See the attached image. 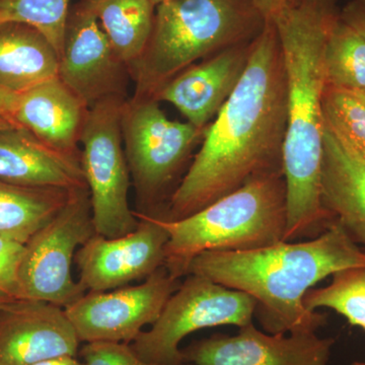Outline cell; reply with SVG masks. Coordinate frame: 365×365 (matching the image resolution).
<instances>
[{
	"label": "cell",
	"mask_w": 365,
	"mask_h": 365,
	"mask_svg": "<svg viewBox=\"0 0 365 365\" xmlns=\"http://www.w3.org/2000/svg\"><path fill=\"white\" fill-rule=\"evenodd\" d=\"M287 91L273 21L252 43L242 78L209 125L202 145L162 216L181 220L257 178L283 174Z\"/></svg>",
	"instance_id": "6da1fadb"
},
{
	"label": "cell",
	"mask_w": 365,
	"mask_h": 365,
	"mask_svg": "<svg viewBox=\"0 0 365 365\" xmlns=\"http://www.w3.org/2000/svg\"><path fill=\"white\" fill-rule=\"evenodd\" d=\"M338 0H297L272 19L284 63L287 127L282 170L287 184L284 242L318 237L335 220L322 204L325 49L340 19Z\"/></svg>",
	"instance_id": "7a4b0ae2"
},
{
	"label": "cell",
	"mask_w": 365,
	"mask_h": 365,
	"mask_svg": "<svg viewBox=\"0 0 365 365\" xmlns=\"http://www.w3.org/2000/svg\"><path fill=\"white\" fill-rule=\"evenodd\" d=\"M354 267H365V251L335 220L323 234L307 241L206 252L194 259L188 274L251 295L257 302L255 316L265 332L317 333L327 318L307 309L304 297L319 281Z\"/></svg>",
	"instance_id": "3957f363"
},
{
	"label": "cell",
	"mask_w": 365,
	"mask_h": 365,
	"mask_svg": "<svg viewBox=\"0 0 365 365\" xmlns=\"http://www.w3.org/2000/svg\"><path fill=\"white\" fill-rule=\"evenodd\" d=\"M251 0H167L155 7L143 54L129 69L133 97L153 98L170 79L216 53L253 41L266 24Z\"/></svg>",
	"instance_id": "277c9868"
},
{
	"label": "cell",
	"mask_w": 365,
	"mask_h": 365,
	"mask_svg": "<svg viewBox=\"0 0 365 365\" xmlns=\"http://www.w3.org/2000/svg\"><path fill=\"white\" fill-rule=\"evenodd\" d=\"M155 216L169 235L165 267L180 279L187 276L194 259L206 252L249 251L284 242V176L273 174L251 180L181 220Z\"/></svg>",
	"instance_id": "5b68a950"
},
{
	"label": "cell",
	"mask_w": 365,
	"mask_h": 365,
	"mask_svg": "<svg viewBox=\"0 0 365 365\" xmlns=\"http://www.w3.org/2000/svg\"><path fill=\"white\" fill-rule=\"evenodd\" d=\"M206 129L169 119L155 98L125 100L122 138L138 201L136 212L162 213V205L169 202L178 177L196 144L205 135Z\"/></svg>",
	"instance_id": "8992f818"
},
{
	"label": "cell",
	"mask_w": 365,
	"mask_h": 365,
	"mask_svg": "<svg viewBox=\"0 0 365 365\" xmlns=\"http://www.w3.org/2000/svg\"><path fill=\"white\" fill-rule=\"evenodd\" d=\"M125 100L106 98L91 107L81 137L93 227L96 234L105 237L130 234L139 223L129 205L131 176L121 131Z\"/></svg>",
	"instance_id": "52a82bcc"
},
{
	"label": "cell",
	"mask_w": 365,
	"mask_h": 365,
	"mask_svg": "<svg viewBox=\"0 0 365 365\" xmlns=\"http://www.w3.org/2000/svg\"><path fill=\"white\" fill-rule=\"evenodd\" d=\"M256 307L251 295L188 274L150 330L141 332L131 347L146 361L182 364L180 344L185 337L213 327L249 325L253 323Z\"/></svg>",
	"instance_id": "ba28073f"
},
{
	"label": "cell",
	"mask_w": 365,
	"mask_h": 365,
	"mask_svg": "<svg viewBox=\"0 0 365 365\" xmlns=\"http://www.w3.org/2000/svg\"><path fill=\"white\" fill-rule=\"evenodd\" d=\"M96 235L88 189L78 190L49 222L25 244L20 267L23 299L66 307L86 294L72 277L78 249Z\"/></svg>",
	"instance_id": "9c48e42d"
},
{
	"label": "cell",
	"mask_w": 365,
	"mask_h": 365,
	"mask_svg": "<svg viewBox=\"0 0 365 365\" xmlns=\"http://www.w3.org/2000/svg\"><path fill=\"white\" fill-rule=\"evenodd\" d=\"M181 283L163 266L141 284L86 292L66 307V314L81 342H133Z\"/></svg>",
	"instance_id": "30bf717a"
},
{
	"label": "cell",
	"mask_w": 365,
	"mask_h": 365,
	"mask_svg": "<svg viewBox=\"0 0 365 365\" xmlns=\"http://www.w3.org/2000/svg\"><path fill=\"white\" fill-rule=\"evenodd\" d=\"M58 78L90 109L106 98H127L128 66L113 50L88 0L69 11Z\"/></svg>",
	"instance_id": "8fae6325"
},
{
	"label": "cell",
	"mask_w": 365,
	"mask_h": 365,
	"mask_svg": "<svg viewBox=\"0 0 365 365\" xmlns=\"http://www.w3.org/2000/svg\"><path fill=\"white\" fill-rule=\"evenodd\" d=\"M138 227L117 237L93 235L76 255L78 282L88 292H107L150 277L165 266L167 230L155 215L136 212Z\"/></svg>",
	"instance_id": "7c38bea8"
},
{
	"label": "cell",
	"mask_w": 365,
	"mask_h": 365,
	"mask_svg": "<svg viewBox=\"0 0 365 365\" xmlns=\"http://www.w3.org/2000/svg\"><path fill=\"white\" fill-rule=\"evenodd\" d=\"M234 336L216 334L182 350L192 365H329L335 339L317 333L270 334L253 323Z\"/></svg>",
	"instance_id": "4fadbf2b"
},
{
	"label": "cell",
	"mask_w": 365,
	"mask_h": 365,
	"mask_svg": "<svg viewBox=\"0 0 365 365\" xmlns=\"http://www.w3.org/2000/svg\"><path fill=\"white\" fill-rule=\"evenodd\" d=\"M79 343L63 307L16 299L0 309V365L76 357Z\"/></svg>",
	"instance_id": "5bb4252c"
},
{
	"label": "cell",
	"mask_w": 365,
	"mask_h": 365,
	"mask_svg": "<svg viewBox=\"0 0 365 365\" xmlns=\"http://www.w3.org/2000/svg\"><path fill=\"white\" fill-rule=\"evenodd\" d=\"M253 41L190 66L162 86L153 98L174 106L197 128H207L246 71Z\"/></svg>",
	"instance_id": "9a60e30c"
},
{
	"label": "cell",
	"mask_w": 365,
	"mask_h": 365,
	"mask_svg": "<svg viewBox=\"0 0 365 365\" xmlns=\"http://www.w3.org/2000/svg\"><path fill=\"white\" fill-rule=\"evenodd\" d=\"M0 180L26 187L88 189L81 153L55 150L23 127L0 130Z\"/></svg>",
	"instance_id": "2e32d148"
},
{
	"label": "cell",
	"mask_w": 365,
	"mask_h": 365,
	"mask_svg": "<svg viewBox=\"0 0 365 365\" xmlns=\"http://www.w3.org/2000/svg\"><path fill=\"white\" fill-rule=\"evenodd\" d=\"M321 197L324 208L365 251V160L326 123Z\"/></svg>",
	"instance_id": "e0dca14e"
},
{
	"label": "cell",
	"mask_w": 365,
	"mask_h": 365,
	"mask_svg": "<svg viewBox=\"0 0 365 365\" xmlns=\"http://www.w3.org/2000/svg\"><path fill=\"white\" fill-rule=\"evenodd\" d=\"M88 110L57 76L20 93L14 119L55 150L81 155L78 144Z\"/></svg>",
	"instance_id": "ac0fdd59"
},
{
	"label": "cell",
	"mask_w": 365,
	"mask_h": 365,
	"mask_svg": "<svg viewBox=\"0 0 365 365\" xmlns=\"http://www.w3.org/2000/svg\"><path fill=\"white\" fill-rule=\"evenodd\" d=\"M59 55L51 43L32 26L0 25V88L23 93L57 78Z\"/></svg>",
	"instance_id": "d6986e66"
},
{
	"label": "cell",
	"mask_w": 365,
	"mask_h": 365,
	"mask_svg": "<svg viewBox=\"0 0 365 365\" xmlns=\"http://www.w3.org/2000/svg\"><path fill=\"white\" fill-rule=\"evenodd\" d=\"M74 192L0 180V235L26 244L66 205Z\"/></svg>",
	"instance_id": "ffe728a7"
},
{
	"label": "cell",
	"mask_w": 365,
	"mask_h": 365,
	"mask_svg": "<svg viewBox=\"0 0 365 365\" xmlns=\"http://www.w3.org/2000/svg\"><path fill=\"white\" fill-rule=\"evenodd\" d=\"M119 59L130 69L150 40L155 6L150 0H88Z\"/></svg>",
	"instance_id": "44dd1931"
},
{
	"label": "cell",
	"mask_w": 365,
	"mask_h": 365,
	"mask_svg": "<svg viewBox=\"0 0 365 365\" xmlns=\"http://www.w3.org/2000/svg\"><path fill=\"white\" fill-rule=\"evenodd\" d=\"M325 67L329 86L365 93V40L341 19L327 41Z\"/></svg>",
	"instance_id": "7402d4cb"
},
{
	"label": "cell",
	"mask_w": 365,
	"mask_h": 365,
	"mask_svg": "<svg viewBox=\"0 0 365 365\" xmlns=\"http://www.w3.org/2000/svg\"><path fill=\"white\" fill-rule=\"evenodd\" d=\"M304 304L312 312L332 309L344 317L350 325L359 327L365 332V267L333 274L330 284L309 290Z\"/></svg>",
	"instance_id": "603a6c76"
},
{
	"label": "cell",
	"mask_w": 365,
	"mask_h": 365,
	"mask_svg": "<svg viewBox=\"0 0 365 365\" xmlns=\"http://www.w3.org/2000/svg\"><path fill=\"white\" fill-rule=\"evenodd\" d=\"M71 0H0V25L32 26L51 43L59 57L63 47Z\"/></svg>",
	"instance_id": "cb8c5ba5"
},
{
	"label": "cell",
	"mask_w": 365,
	"mask_h": 365,
	"mask_svg": "<svg viewBox=\"0 0 365 365\" xmlns=\"http://www.w3.org/2000/svg\"><path fill=\"white\" fill-rule=\"evenodd\" d=\"M325 123L365 160V93L327 86Z\"/></svg>",
	"instance_id": "d4e9b609"
},
{
	"label": "cell",
	"mask_w": 365,
	"mask_h": 365,
	"mask_svg": "<svg viewBox=\"0 0 365 365\" xmlns=\"http://www.w3.org/2000/svg\"><path fill=\"white\" fill-rule=\"evenodd\" d=\"M83 365H168L146 361L136 354L128 343H86L81 350ZM175 365H192L182 362Z\"/></svg>",
	"instance_id": "484cf974"
},
{
	"label": "cell",
	"mask_w": 365,
	"mask_h": 365,
	"mask_svg": "<svg viewBox=\"0 0 365 365\" xmlns=\"http://www.w3.org/2000/svg\"><path fill=\"white\" fill-rule=\"evenodd\" d=\"M25 244L0 235V297L23 299L20 285V267Z\"/></svg>",
	"instance_id": "4316f807"
},
{
	"label": "cell",
	"mask_w": 365,
	"mask_h": 365,
	"mask_svg": "<svg viewBox=\"0 0 365 365\" xmlns=\"http://www.w3.org/2000/svg\"><path fill=\"white\" fill-rule=\"evenodd\" d=\"M340 19L365 40V4L351 0L340 9Z\"/></svg>",
	"instance_id": "83f0119b"
},
{
	"label": "cell",
	"mask_w": 365,
	"mask_h": 365,
	"mask_svg": "<svg viewBox=\"0 0 365 365\" xmlns=\"http://www.w3.org/2000/svg\"><path fill=\"white\" fill-rule=\"evenodd\" d=\"M20 93H14L0 88V115L16 123L14 119ZM21 127V126H20Z\"/></svg>",
	"instance_id": "f1b7e54d"
},
{
	"label": "cell",
	"mask_w": 365,
	"mask_h": 365,
	"mask_svg": "<svg viewBox=\"0 0 365 365\" xmlns=\"http://www.w3.org/2000/svg\"><path fill=\"white\" fill-rule=\"evenodd\" d=\"M266 21H271L282 9L281 0H251Z\"/></svg>",
	"instance_id": "f546056e"
},
{
	"label": "cell",
	"mask_w": 365,
	"mask_h": 365,
	"mask_svg": "<svg viewBox=\"0 0 365 365\" xmlns=\"http://www.w3.org/2000/svg\"><path fill=\"white\" fill-rule=\"evenodd\" d=\"M35 365H83V362H79L76 357H63V359L47 360Z\"/></svg>",
	"instance_id": "4dcf8cb0"
},
{
	"label": "cell",
	"mask_w": 365,
	"mask_h": 365,
	"mask_svg": "<svg viewBox=\"0 0 365 365\" xmlns=\"http://www.w3.org/2000/svg\"><path fill=\"white\" fill-rule=\"evenodd\" d=\"M14 127H20L18 124L14 123L11 120L0 115V130H6V129L14 128Z\"/></svg>",
	"instance_id": "1f68e13d"
},
{
	"label": "cell",
	"mask_w": 365,
	"mask_h": 365,
	"mask_svg": "<svg viewBox=\"0 0 365 365\" xmlns=\"http://www.w3.org/2000/svg\"><path fill=\"white\" fill-rule=\"evenodd\" d=\"M16 299H6V297H0V309H4L6 306H9V304L14 302Z\"/></svg>",
	"instance_id": "d6a6232c"
},
{
	"label": "cell",
	"mask_w": 365,
	"mask_h": 365,
	"mask_svg": "<svg viewBox=\"0 0 365 365\" xmlns=\"http://www.w3.org/2000/svg\"><path fill=\"white\" fill-rule=\"evenodd\" d=\"M351 365H365V357L362 360H356V361L352 362Z\"/></svg>",
	"instance_id": "836d02e7"
},
{
	"label": "cell",
	"mask_w": 365,
	"mask_h": 365,
	"mask_svg": "<svg viewBox=\"0 0 365 365\" xmlns=\"http://www.w3.org/2000/svg\"><path fill=\"white\" fill-rule=\"evenodd\" d=\"M155 6H158V4H162L163 1H167V0H150Z\"/></svg>",
	"instance_id": "e575fe53"
},
{
	"label": "cell",
	"mask_w": 365,
	"mask_h": 365,
	"mask_svg": "<svg viewBox=\"0 0 365 365\" xmlns=\"http://www.w3.org/2000/svg\"><path fill=\"white\" fill-rule=\"evenodd\" d=\"M297 1V0H281L282 2V6H284L285 4H292V2Z\"/></svg>",
	"instance_id": "d590c367"
},
{
	"label": "cell",
	"mask_w": 365,
	"mask_h": 365,
	"mask_svg": "<svg viewBox=\"0 0 365 365\" xmlns=\"http://www.w3.org/2000/svg\"><path fill=\"white\" fill-rule=\"evenodd\" d=\"M360 2H362V4H365V0H359Z\"/></svg>",
	"instance_id": "8d00e7d4"
}]
</instances>
